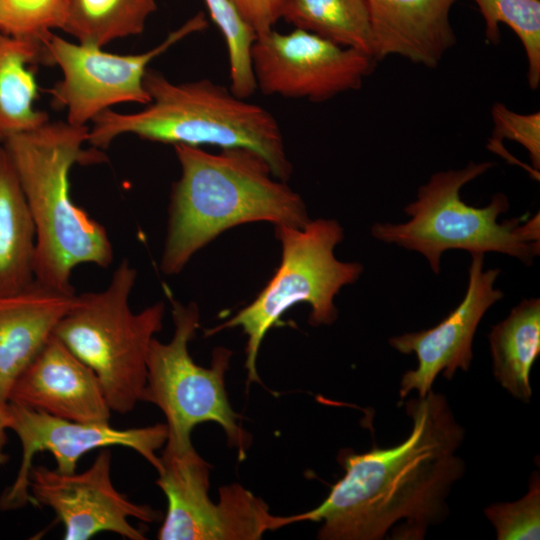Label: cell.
<instances>
[{
	"instance_id": "6da1fadb",
	"label": "cell",
	"mask_w": 540,
	"mask_h": 540,
	"mask_svg": "<svg viewBox=\"0 0 540 540\" xmlns=\"http://www.w3.org/2000/svg\"><path fill=\"white\" fill-rule=\"evenodd\" d=\"M405 410L412 420L405 440L360 454L342 451L343 477L320 505L286 516L287 523L321 522L322 540H421L445 520L448 495L465 473L457 454L465 430L432 389L408 399Z\"/></svg>"
},
{
	"instance_id": "7a4b0ae2",
	"label": "cell",
	"mask_w": 540,
	"mask_h": 540,
	"mask_svg": "<svg viewBox=\"0 0 540 540\" xmlns=\"http://www.w3.org/2000/svg\"><path fill=\"white\" fill-rule=\"evenodd\" d=\"M181 173L173 183L161 271L174 275L192 256L234 226L266 221L303 227L301 196L276 178L258 154L241 148L211 153L175 145Z\"/></svg>"
},
{
	"instance_id": "3957f363",
	"label": "cell",
	"mask_w": 540,
	"mask_h": 540,
	"mask_svg": "<svg viewBox=\"0 0 540 540\" xmlns=\"http://www.w3.org/2000/svg\"><path fill=\"white\" fill-rule=\"evenodd\" d=\"M88 132L89 126L48 120L3 144L35 226V281L69 295L76 294L71 283L76 266L90 263L106 268L113 262L106 228L70 193L73 166L105 158L99 149H84Z\"/></svg>"
},
{
	"instance_id": "277c9868",
	"label": "cell",
	"mask_w": 540,
	"mask_h": 540,
	"mask_svg": "<svg viewBox=\"0 0 540 540\" xmlns=\"http://www.w3.org/2000/svg\"><path fill=\"white\" fill-rule=\"evenodd\" d=\"M144 86L150 102L133 113L103 111L91 122L87 143L105 149L131 134L173 146L241 148L263 158L276 178L291 175L279 123L264 107L210 79L178 83L150 68Z\"/></svg>"
},
{
	"instance_id": "5b68a950",
	"label": "cell",
	"mask_w": 540,
	"mask_h": 540,
	"mask_svg": "<svg viewBox=\"0 0 540 540\" xmlns=\"http://www.w3.org/2000/svg\"><path fill=\"white\" fill-rule=\"evenodd\" d=\"M493 163H469L458 170L433 174L405 206L410 219L404 223H375L372 235L383 242L417 251L438 274L441 257L451 249L472 253L499 252L530 265L540 252V216L498 222L509 209L507 197L498 193L485 207L467 205L461 188L491 168Z\"/></svg>"
},
{
	"instance_id": "8992f818",
	"label": "cell",
	"mask_w": 540,
	"mask_h": 540,
	"mask_svg": "<svg viewBox=\"0 0 540 540\" xmlns=\"http://www.w3.org/2000/svg\"><path fill=\"white\" fill-rule=\"evenodd\" d=\"M136 277V269L123 259L106 288L76 294L53 333L96 374L111 411L120 414L141 401L149 348L165 314L163 302L131 310Z\"/></svg>"
},
{
	"instance_id": "52a82bcc",
	"label": "cell",
	"mask_w": 540,
	"mask_h": 540,
	"mask_svg": "<svg viewBox=\"0 0 540 540\" xmlns=\"http://www.w3.org/2000/svg\"><path fill=\"white\" fill-rule=\"evenodd\" d=\"M282 259L275 274L245 308L231 319L207 331L212 335L225 328L241 327L247 336L245 367L248 382L259 381L256 362L267 332L292 306H310L309 323L330 325L338 311L334 298L340 289L360 277L363 266L343 262L334 255L344 232L335 220H309L303 227L275 226Z\"/></svg>"
},
{
	"instance_id": "ba28073f",
	"label": "cell",
	"mask_w": 540,
	"mask_h": 540,
	"mask_svg": "<svg viewBox=\"0 0 540 540\" xmlns=\"http://www.w3.org/2000/svg\"><path fill=\"white\" fill-rule=\"evenodd\" d=\"M170 301L174 333L167 343L156 338L151 342L141 401L163 412L168 431L165 449L180 453L193 448V428L211 421L221 426L229 444L244 458L251 440L239 425V415L232 409L225 389L232 351L218 347L212 353L210 367L196 364L188 344L200 326L199 308L194 302Z\"/></svg>"
},
{
	"instance_id": "9c48e42d",
	"label": "cell",
	"mask_w": 540,
	"mask_h": 540,
	"mask_svg": "<svg viewBox=\"0 0 540 540\" xmlns=\"http://www.w3.org/2000/svg\"><path fill=\"white\" fill-rule=\"evenodd\" d=\"M156 484L167 498L157 533L160 540H257L286 526V516L270 513L266 502L238 483L219 488L218 502L209 496L210 465L193 448L164 449Z\"/></svg>"
},
{
	"instance_id": "30bf717a",
	"label": "cell",
	"mask_w": 540,
	"mask_h": 540,
	"mask_svg": "<svg viewBox=\"0 0 540 540\" xmlns=\"http://www.w3.org/2000/svg\"><path fill=\"white\" fill-rule=\"evenodd\" d=\"M206 26L204 15L199 13L153 48L137 54H115L51 33L43 42L45 64L57 65L62 72V79L49 90L52 103L64 108L66 121L76 126H88L116 104L146 105L150 97L144 77L150 63Z\"/></svg>"
},
{
	"instance_id": "8fae6325",
	"label": "cell",
	"mask_w": 540,
	"mask_h": 540,
	"mask_svg": "<svg viewBox=\"0 0 540 540\" xmlns=\"http://www.w3.org/2000/svg\"><path fill=\"white\" fill-rule=\"evenodd\" d=\"M250 58L256 88L263 94L311 102L359 89L377 63L366 52L298 28L257 35Z\"/></svg>"
},
{
	"instance_id": "7c38bea8",
	"label": "cell",
	"mask_w": 540,
	"mask_h": 540,
	"mask_svg": "<svg viewBox=\"0 0 540 540\" xmlns=\"http://www.w3.org/2000/svg\"><path fill=\"white\" fill-rule=\"evenodd\" d=\"M8 429L18 436L22 446V460L14 482L0 496V509L17 510L29 503V475L33 457L42 451L50 452L56 470L74 473L87 452L111 446H123L136 451L156 471L161 468L156 451L167 440L166 424L116 429L109 422H78L53 416L43 411L7 401Z\"/></svg>"
},
{
	"instance_id": "4fadbf2b",
	"label": "cell",
	"mask_w": 540,
	"mask_h": 540,
	"mask_svg": "<svg viewBox=\"0 0 540 540\" xmlns=\"http://www.w3.org/2000/svg\"><path fill=\"white\" fill-rule=\"evenodd\" d=\"M29 491L33 504L55 512L64 525L65 540H87L103 531L144 540V533L129 522L130 518L143 522L161 519L160 511L134 503L116 490L111 479V451L107 448L81 473L32 466Z\"/></svg>"
},
{
	"instance_id": "5bb4252c",
	"label": "cell",
	"mask_w": 540,
	"mask_h": 540,
	"mask_svg": "<svg viewBox=\"0 0 540 540\" xmlns=\"http://www.w3.org/2000/svg\"><path fill=\"white\" fill-rule=\"evenodd\" d=\"M484 254L472 253L467 291L460 304L436 326L389 339L403 354L414 353L416 369L406 371L400 381L399 396L412 391L426 395L440 372L450 380L458 369L467 371L473 359V339L486 311L503 297L494 287L499 269L483 270Z\"/></svg>"
},
{
	"instance_id": "9a60e30c",
	"label": "cell",
	"mask_w": 540,
	"mask_h": 540,
	"mask_svg": "<svg viewBox=\"0 0 540 540\" xmlns=\"http://www.w3.org/2000/svg\"><path fill=\"white\" fill-rule=\"evenodd\" d=\"M8 401L78 422H109L96 374L52 336L14 381Z\"/></svg>"
},
{
	"instance_id": "2e32d148",
	"label": "cell",
	"mask_w": 540,
	"mask_h": 540,
	"mask_svg": "<svg viewBox=\"0 0 540 540\" xmlns=\"http://www.w3.org/2000/svg\"><path fill=\"white\" fill-rule=\"evenodd\" d=\"M365 1L377 61L398 55L435 68L456 44L449 14L459 0Z\"/></svg>"
},
{
	"instance_id": "e0dca14e",
	"label": "cell",
	"mask_w": 540,
	"mask_h": 540,
	"mask_svg": "<svg viewBox=\"0 0 540 540\" xmlns=\"http://www.w3.org/2000/svg\"><path fill=\"white\" fill-rule=\"evenodd\" d=\"M69 295L34 281L25 289L0 295V402H7L20 373L53 336L72 308Z\"/></svg>"
},
{
	"instance_id": "ac0fdd59",
	"label": "cell",
	"mask_w": 540,
	"mask_h": 540,
	"mask_svg": "<svg viewBox=\"0 0 540 540\" xmlns=\"http://www.w3.org/2000/svg\"><path fill=\"white\" fill-rule=\"evenodd\" d=\"M36 231L11 158L0 145V295L35 281Z\"/></svg>"
},
{
	"instance_id": "d6986e66",
	"label": "cell",
	"mask_w": 540,
	"mask_h": 540,
	"mask_svg": "<svg viewBox=\"0 0 540 540\" xmlns=\"http://www.w3.org/2000/svg\"><path fill=\"white\" fill-rule=\"evenodd\" d=\"M37 63H45L42 44L0 33V145L49 120L35 105Z\"/></svg>"
},
{
	"instance_id": "ffe728a7",
	"label": "cell",
	"mask_w": 540,
	"mask_h": 540,
	"mask_svg": "<svg viewBox=\"0 0 540 540\" xmlns=\"http://www.w3.org/2000/svg\"><path fill=\"white\" fill-rule=\"evenodd\" d=\"M493 374L514 398L528 403L531 368L540 354V300L524 299L488 335Z\"/></svg>"
},
{
	"instance_id": "44dd1931",
	"label": "cell",
	"mask_w": 540,
	"mask_h": 540,
	"mask_svg": "<svg viewBox=\"0 0 540 540\" xmlns=\"http://www.w3.org/2000/svg\"><path fill=\"white\" fill-rule=\"evenodd\" d=\"M156 0H68L62 30L77 42L104 47L141 34Z\"/></svg>"
},
{
	"instance_id": "7402d4cb",
	"label": "cell",
	"mask_w": 540,
	"mask_h": 540,
	"mask_svg": "<svg viewBox=\"0 0 540 540\" xmlns=\"http://www.w3.org/2000/svg\"><path fill=\"white\" fill-rule=\"evenodd\" d=\"M282 19L294 28L373 56L365 0H284Z\"/></svg>"
},
{
	"instance_id": "603a6c76",
	"label": "cell",
	"mask_w": 540,
	"mask_h": 540,
	"mask_svg": "<svg viewBox=\"0 0 540 540\" xmlns=\"http://www.w3.org/2000/svg\"><path fill=\"white\" fill-rule=\"evenodd\" d=\"M485 22V37L500 41L504 23L517 35L527 59V82L532 90L540 85V0H474Z\"/></svg>"
},
{
	"instance_id": "cb8c5ba5",
	"label": "cell",
	"mask_w": 540,
	"mask_h": 540,
	"mask_svg": "<svg viewBox=\"0 0 540 540\" xmlns=\"http://www.w3.org/2000/svg\"><path fill=\"white\" fill-rule=\"evenodd\" d=\"M209 15L224 38L229 63V88L248 98L257 90L250 51L255 34L242 19L231 0H204Z\"/></svg>"
},
{
	"instance_id": "d4e9b609",
	"label": "cell",
	"mask_w": 540,
	"mask_h": 540,
	"mask_svg": "<svg viewBox=\"0 0 540 540\" xmlns=\"http://www.w3.org/2000/svg\"><path fill=\"white\" fill-rule=\"evenodd\" d=\"M68 0H0V33L43 45L65 22Z\"/></svg>"
},
{
	"instance_id": "484cf974",
	"label": "cell",
	"mask_w": 540,
	"mask_h": 540,
	"mask_svg": "<svg viewBox=\"0 0 540 540\" xmlns=\"http://www.w3.org/2000/svg\"><path fill=\"white\" fill-rule=\"evenodd\" d=\"M484 514L493 525L498 540L540 538V478L534 471L528 492L514 502L494 503Z\"/></svg>"
},
{
	"instance_id": "4316f807",
	"label": "cell",
	"mask_w": 540,
	"mask_h": 540,
	"mask_svg": "<svg viewBox=\"0 0 540 540\" xmlns=\"http://www.w3.org/2000/svg\"><path fill=\"white\" fill-rule=\"evenodd\" d=\"M494 123L492 149L502 139L515 141L522 145L529 154L534 171L540 168V112L520 114L506 105L496 102L491 110Z\"/></svg>"
},
{
	"instance_id": "83f0119b",
	"label": "cell",
	"mask_w": 540,
	"mask_h": 540,
	"mask_svg": "<svg viewBox=\"0 0 540 540\" xmlns=\"http://www.w3.org/2000/svg\"><path fill=\"white\" fill-rule=\"evenodd\" d=\"M255 36L274 29L282 19L284 0H231Z\"/></svg>"
},
{
	"instance_id": "f1b7e54d",
	"label": "cell",
	"mask_w": 540,
	"mask_h": 540,
	"mask_svg": "<svg viewBox=\"0 0 540 540\" xmlns=\"http://www.w3.org/2000/svg\"><path fill=\"white\" fill-rule=\"evenodd\" d=\"M7 402H0V466L5 465L9 460L8 453L5 452L7 443L8 418L6 412Z\"/></svg>"
}]
</instances>
